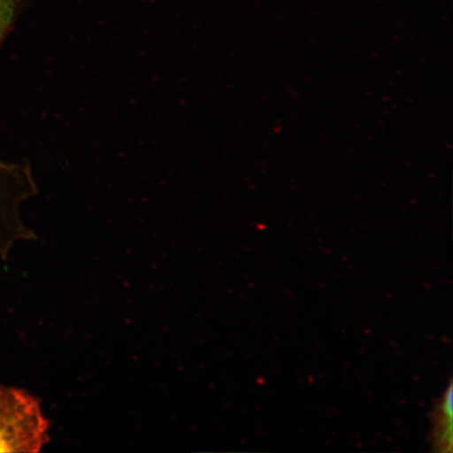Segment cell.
Returning a JSON list of instances; mask_svg holds the SVG:
<instances>
[{
	"label": "cell",
	"mask_w": 453,
	"mask_h": 453,
	"mask_svg": "<svg viewBox=\"0 0 453 453\" xmlns=\"http://www.w3.org/2000/svg\"><path fill=\"white\" fill-rule=\"evenodd\" d=\"M15 0H0V36L7 37L16 16Z\"/></svg>",
	"instance_id": "3957f363"
},
{
	"label": "cell",
	"mask_w": 453,
	"mask_h": 453,
	"mask_svg": "<svg viewBox=\"0 0 453 453\" xmlns=\"http://www.w3.org/2000/svg\"><path fill=\"white\" fill-rule=\"evenodd\" d=\"M452 382L449 384L443 395L434 404L432 412L433 432L430 441L434 449L438 452H452Z\"/></svg>",
	"instance_id": "7a4b0ae2"
},
{
	"label": "cell",
	"mask_w": 453,
	"mask_h": 453,
	"mask_svg": "<svg viewBox=\"0 0 453 453\" xmlns=\"http://www.w3.org/2000/svg\"><path fill=\"white\" fill-rule=\"evenodd\" d=\"M49 441V421L38 401L26 390L0 385V453L39 452Z\"/></svg>",
	"instance_id": "6da1fadb"
}]
</instances>
